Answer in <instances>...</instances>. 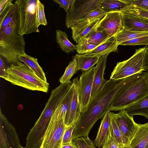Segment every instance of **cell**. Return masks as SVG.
Returning a JSON list of instances; mask_svg holds the SVG:
<instances>
[{"mask_svg": "<svg viewBox=\"0 0 148 148\" xmlns=\"http://www.w3.org/2000/svg\"><path fill=\"white\" fill-rule=\"evenodd\" d=\"M6 69L3 60L0 57V77H1L3 78L4 77Z\"/></svg>", "mask_w": 148, "mask_h": 148, "instance_id": "obj_41", "label": "cell"}, {"mask_svg": "<svg viewBox=\"0 0 148 148\" xmlns=\"http://www.w3.org/2000/svg\"><path fill=\"white\" fill-rule=\"evenodd\" d=\"M108 55L101 56L95 66L90 101L94 98L99 91L103 88L107 82L104 78L103 75Z\"/></svg>", "mask_w": 148, "mask_h": 148, "instance_id": "obj_15", "label": "cell"}, {"mask_svg": "<svg viewBox=\"0 0 148 148\" xmlns=\"http://www.w3.org/2000/svg\"><path fill=\"white\" fill-rule=\"evenodd\" d=\"M95 66L83 71L79 80L78 100L80 114L87 110L90 102Z\"/></svg>", "mask_w": 148, "mask_h": 148, "instance_id": "obj_9", "label": "cell"}, {"mask_svg": "<svg viewBox=\"0 0 148 148\" xmlns=\"http://www.w3.org/2000/svg\"><path fill=\"white\" fill-rule=\"evenodd\" d=\"M19 14L17 5L14 3L6 13L3 19L0 21V30L9 26L11 27L18 26Z\"/></svg>", "mask_w": 148, "mask_h": 148, "instance_id": "obj_24", "label": "cell"}, {"mask_svg": "<svg viewBox=\"0 0 148 148\" xmlns=\"http://www.w3.org/2000/svg\"><path fill=\"white\" fill-rule=\"evenodd\" d=\"M136 130L129 144L130 148H145L148 143V122L137 123Z\"/></svg>", "mask_w": 148, "mask_h": 148, "instance_id": "obj_17", "label": "cell"}, {"mask_svg": "<svg viewBox=\"0 0 148 148\" xmlns=\"http://www.w3.org/2000/svg\"><path fill=\"white\" fill-rule=\"evenodd\" d=\"M122 13L123 28L139 32H148V19L124 12Z\"/></svg>", "mask_w": 148, "mask_h": 148, "instance_id": "obj_14", "label": "cell"}, {"mask_svg": "<svg viewBox=\"0 0 148 148\" xmlns=\"http://www.w3.org/2000/svg\"><path fill=\"white\" fill-rule=\"evenodd\" d=\"M37 0H17L14 3L18 6L19 14L18 31L23 36L39 32L36 24Z\"/></svg>", "mask_w": 148, "mask_h": 148, "instance_id": "obj_7", "label": "cell"}, {"mask_svg": "<svg viewBox=\"0 0 148 148\" xmlns=\"http://www.w3.org/2000/svg\"><path fill=\"white\" fill-rule=\"evenodd\" d=\"M25 44L18 26H8L0 30V57L10 65H17L21 62L18 57L25 53Z\"/></svg>", "mask_w": 148, "mask_h": 148, "instance_id": "obj_4", "label": "cell"}, {"mask_svg": "<svg viewBox=\"0 0 148 148\" xmlns=\"http://www.w3.org/2000/svg\"><path fill=\"white\" fill-rule=\"evenodd\" d=\"M78 71L76 60L73 58L66 68L64 74L59 79L60 84L70 81L73 76Z\"/></svg>", "mask_w": 148, "mask_h": 148, "instance_id": "obj_29", "label": "cell"}, {"mask_svg": "<svg viewBox=\"0 0 148 148\" xmlns=\"http://www.w3.org/2000/svg\"><path fill=\"white\" fill-rule=\"evenodd\" d=\"M101 19L82 20L71 28L72 38L77 44L84 39H88L97 28Z\"/></svg>", "mask_w": 148, "mask_h": 148, "instance_id": "obj_12", "label": "cell"}, {"mask_svg": "<svg viewBox=\"0 0 148 148\" xmlns=\"http://www.w3.org/2000/svg\"><path fill=\"white\" fill-rule=\"evenodd\" d=\"M148 96V82L143 74L123 86L116 94L108 111L123 110Z\"/></svg>", "mask_w": 148, "mask_h": 148, "instance_id": "obj_2", "label": "cell"}, {"mask_svg": "<svg viewBox=\"0 0 148 148\" xmlns=\"http://www.w3.org/2000/svg\"><path fill=\"white\" fill-rule=\"evenodd\" d=\"M78 119L70 125L66 127L63 136L62 145L70 143L72 142V136L73 132Z\"/></svg>", "mask_w": 148, "mask_h": 148, "instance_id": "obj_34", "label": "cell"}, {"mask_svg": "<svg viewBox=\"0 0 148 148\" xmlns=\"http://www.w3.org/2000/svg\"><path fill=\"white\" fill-rule=\"evenodd\" d=\"M78 78L77 77L72 81L73 95L66 112L65 124L68 127L78 119L80 115V112L78 100Z\"/></svg>", "mask_w": 148, "mask_h": 148, "instance_id": "obj_16", "label": "cell"}, {"mask_svg": "<svg viewBox=\"0 0 148 148\" xmlns=\"http://www.w3.org/2000/svg\"><path fill=\"white\" fill-rule=\"evenodd\" d=\"M73 0H53L56 3L58 4L59 7L63 8L66 12L69 10Z\"/></svg>", "mask_w": 148, "mask_h": 148, "instance_id": "obj_40", "label": "cell"}, {"mask_svg": "<svg viewBox=\"0 0 148 148\" xmlns=\"http://www.w3.org/2000/svg\"><path fill=\"white\" fill-rule=\"evenodd\" d=\"M21 148H25V147H23L21 145Z\"/></svg>", "mask_w": 148, "mask_h": 148, "instance_id": "obj_44", "label": "cell"}, {"mask_svg": "<svg viewBox=\"0 0 148 148\" xmlns=\"http://www.w3.org/2000/svg\"><path fill=\"white\" fill-rule=\"evenodd\" d=\"M73 141L79 148H96L95 144L88 136L77 138Z\"/></svg>", "mask_w": 148, "mask_h": 148, "instance_id": "obj_32", "label": "cell"}, {"mask_svg": "<svg viewBox=\"0 0 148 148\" xmlns=\"http://www.w3.org/2000/svg\"><path fill=\"white\" fill-rule=\"evenodd\" d=\"M68 37L67 34L65 32L59 29L56 31L57 42L62 51L69 53L74 50H76V46L71 43Z\"/></svg>", "mask_w": 148, "mask_h": 148, "instance_id": "obj_25", "label": "cell"}, {"mask_svg": "<svg viewBox=\"0 0 148 148\" xmlns=\"http://www.w3.org/2000/svg\"><path fill=\"white\" fill-rule=\"evenodd\" d=\"M122 12H114L107 13L101 19L98 26L104 28L109 38L114 36L123 28Z\"/></svg>", "mask_w": 148, "mask_h": 148, "instance_id": "obj_13", "label": "cell"}, {"mask_svg": "<svg viewBox=\"0 0 148 148\" xmlns=\"http://www.w3.org/2000/svg\"><path fill=\"white\" fill-rule=\"evenodd\" d=\"M102 148H119L113 136L110 126L108 135L102 147Z\"/></svg>", "mask_w": 148, "mask_h": 148, "instance_id": "obj_38", "label": "cell"}, {"mask_svg": "<svg viewBox=\"0 0 148 148\" xmlns=\"http://www.w3.org/2000/svg\"><path fill=\"white\" fill-rule=\"evenodd\" d=\"M19 60L30 68L36 75L43 81L47 82L45 73L42 68L40 65L37 58L26 54L20 55L18 57Z\"/></svg>", "mask_w": 148, "mask_h": 148, "instance_id": "obj_22", "label": "cell"}, {"mask_svg": "<svg viewBox=\"0 0 148 148\" xmlns=\"http://www.w3.org/2000/svg\"><path fill=\"white\" fill-rule=\"evenodd\" d=\"M138 73L121 79H110L103 88L90 101L87 109L80 114L73 132L72 140L76 138L88 136L95 123L103 117L117 92L123 86L142 75Z\"/></svg>", "mask_w": 148, "mask_h": 148, "instance_id": "obj_1", "label": "cell"}, {"mask_svg": "<svg viewBox=\"0 0 148 148\" xmlns=\"http://www.w3.org/2000/svg\"><path fill=\"white\" fill-rule=\"evenodd\" d=\"M3 78L13 85L30 90L47 93L49 89V84L47 82L40 78L30 68L21 62L17 65L8 66Z\"/></svg>", "mask_w": 148, "mask_h": 148, "instance_id": "obj_3", "label": "cell"}, {"mask_svg": "<svg viewBox=\"0 0 148 148\" xmlns=\"http://www.w3.org/2000/svg\"><path fill=\"white\" fill-rule=\"evenodd\" d=\"M148 36V32H139L130 31L123 28L114 36L119 45L123 42L140 37Z\"/></svg>", "mask_w": 148, "mask_h": 148, "instance_id": "obj_27", "label": "cell"}, {"mask_svg": "<svg viewBox=\"0 0 148 148\" xmlns=\"http://www.w3.org/2000/svg\"><path fill=\"white\" fill-rule=\"evenodd\" d=\"M120 45H148V36L140 37L126 41L120 43Z\"/></svg>", "mask_w": 148, "mask_h": 148, "instance_id": "obj_35", "label": "cell"}, {"mask_svg": "<svg viewBox=\"0 0 148 148\" xmlns=\"http://www.w3.org/2000/svg\"><path fill=\"white\" fill-rule=\"evenodd\" d=\"M19 139L15 127L0 109V148H21Z\"/></svg>", "mask_w": 148, "mask_h": 148, "instance_id": "obj_10", "label": "cell"}, {"mask_svg": "<svg viewBox=\"0 0 148 148\" xmlns=\"http://www.w3.org/2000/svg\"><path fill=\"white\" fill-rule=\"evenodd\" d=\"M122 12L131 13L148 19V11L138 8L133 7L130 5Z\"/></svg>", "mask_w": 148, "mask_h": 148, "instance_id": "obj_36", "label": "cell"}, {"mask_svg": "<svg viewBox=\"0 0 148 148\" xmlns=\"http://www.w3.org/2000/svg\"><path fill=\"white\" fill-rule=\"evenodd\" d=\"M145 148H148V143L146 145V146L145 147Z\"/></svg>", "mask_w": 148, "mask_h": 148, "instance_id": "obj_43", "label": "cell"}, {"mask_svg": "<svg viewBox=\"0 0 148 148\" xmlns=\"http://www.w3.org/2000/svg\"><path fill=\"white\" fill-rule=\"evenodd\" d=\"M65 117L59 105L51 118L40 148H61L66 128Z\"/></svg>", "mask_w": 148, "mask_h": 148, "instance_id": "obj_6", "label": "cell"}, {"mask_svg": "<svg viewBox=\"0 0 148 148\" xmlns=\"http://www.w3.org/2000/svg\"><path fill=\"white\" fill-rule=\"evenodd\" d=\"M108 38L105 29L98 25L91 36L88 39V42L97 46Z\"/></svg>", "mask_w": 148, "mask_h": 148, "instance_id": "obj_28", "label": "cell"}, {"mask_svg": "<svg viewBox=\"0 0 148 148\" xmlns=\"http://www.w3.org/2000/svg\"><path fill=\"white\" fill-rule=\"evenodd\" d=\"M13 0H0V21L10 10L14 4Z\"/></svg>", "mask_w": 148, "mask_h": 148, "instance_id": "obj_37", "label": "cell"}, {"mask_svg": "<svg viewBox=\"0 0 148 148\" xmlns=\"http://www.w3.org/2000/svg\"><path fill=\"white\" fill-rule=\"evenodd\" d=\"M110 118V127L114 137L119 148H130L115 121L112 112L111 111Z\"/></svg>", "mask_w": 148, "mask_h": 148, "instance_id": "obj_26", "label": "cell"}, {"mask_svg": "<svg viewBox=\"0 0 148 148\" xmlns=\"http://www.w3.org/2000/svg\"><path fill=\"white\" fill-rule=\"evenodd\" d=\"M148 71V47L136 49L128 59L118 62L111 73L110 79L118 80Z\"/></svg>", "mask_w": 148, "mask_h": 148, "instance_id": "obj_5", "label": "cell"}, {"mask_svg": "<svg viewBox=\"0 0 148 148\" xmlns=\"http://www.w3.org/2000/svg\"><path fill=\"white\" fill-rule=\"evenodd\" d=\"M119 45L116 39L113 36L108 38L93 50L85 54L101 57L112 52L117 51Z\"/></svg>", "mask_w": 148, "mask_h": 148, "instance_id": "obj_18", "label": "cell"}, {"mask_svg": "<svg viewBox=\"0 0 148 148\" xmlns=\"http://www.w3.org/2000/svg\"><path fill=\"white\" fill-rule=\"evenodd\" d=\"M130 5L128 0H103L99 8L107 13L123 12Z\"/></svg>", "mask_w": 148, "mask_h": 148, "instance_id": "obj_21", "label": "cell"}, {"mask_svg": "<svg viewBox=\"0 0 148 148\" xmlns=\"http://www.w3.org/2000/svg\"><path fill=\"white\" fill-rule=\"evenodd\" d=\"M103 0H73L67 13L65 25L70 28L84 19L89 11L99 7Z\"/></svg>", "mask_w": 148, "mask_h": 148, "instance_id": "obj_8", "label": "cell"}, {"mask_svg": "<svg viewBox=\"0 0 148 148\" xmlns=\"http://www.w3.org/2000/svg\"><path fill=\"white\" fill-rule=\"evenodd\" d=\"M130 5L148 11V0H128Z\"/></svg>", "mask_w": 148, "mask_h": 148, "instance_id": "obj_39", "label": "cell"}, {"mask_svg": "<svg viewBox=\"0 0 148 148\" xmlns=\"http://www.w3.org/2000/svg\"><path fill=\"white\" fill-rule=\"evenodd\" d=\"M44 5L39 0H37L36 13V24L37 29L39 26H46L47 21L44 11Z\"/></svg>", "mask_w": 148, "mask_h": 148, "instance_id": "obj_30", "label": "cell"}, {"mask_svg": "<svg viewBox=\"0 0 148 148\" xmlns=\"http://www.w3.org/2000/svg\"><path fill=\"white\" fill-rule=\"evenodd\" d=\"M100 56L76 54L73 58L76 60L78 71H87L90 69L99 61Z\"/></svg>", "mask_w": 148, "mask_h": 148, "instance_id": "obj_23", "label": "cell"}, {"mask_svg": "<svg viewBox=\"0 0 148 148\" xmlns=\"http://www.w3.org/2000/svg\"><path fill=\"white\" fill-rule=\"evenodd\" d=\"M106 14V13L103 10L99 8L88 12L86 15L84 19L81 20L101 19Z\"/></svg>", "mask_w": 148, "mask_h": 148, "instance_id": "obj_33", "label": "cell"}, {"mask_svg": "<svg viewBox=\"0 0 148 148\" xmlns=\"http://www.w3.org/2000/svg\"><path fill=\"white\" fill-rule=\"evenodd\" d=\"M148 82V71L142 72ZM125 110L130 115H140L148 119V96L142 101L134 104Z\"/></svg>", "mask_w": 148, "mask_h": 148, "instance_id": "obj_20", "label": "cell"}, {"mask_svg": "<svg viewBox=\"0 0 148 148\" xmlns=\"http://www.w3.org/2000/svg\"><path fill=\"white\" fill-rule=\"evenodd\" d=\"M61 148H79L77 145L73 142L71 143L62 145Z\"/></svg>", "mask_w": 148, "mask_h": 148, "instance_id": "obj_42", "label": "cell"}, {"mask_svg": "<svg viewBox=\"0 0 148 148\" xmlns=\"http://www.w3.org/2000/svg\"><path fill=\"white\" fill-rule=\"evenodd\" d=\"M115 121L129 147L130 141L137 128V123L134 120L133 116L129 115L125 109L117 114L112 112Z\"/></svg>", "mask_w": 148, "mask_h": 148, "instance_id": "obj_11", "label": "cell"}, {"mask_svg": "<svg viewBox=\"0 0 148 148\" xmlns=\"http://www.w3.org/2000/svg\"><path fill=\"white\" fill-rule=\"evenodd\" d=\"M76 51L78 54H85L94 49L97 46L88 43V39H84L77 44Z\"/></svg>", "mask_w": 148, "mask_h": 148, "instance_id": "obj_31", "label": "cell"}, {"mask_svg": "<svg viewBox=\"0 0 148 148\" xmlns=\"http://www.w3.org/2000/svg\"><path fill=\"white\" fill-rule=\"evenodd\" d=\"M110 111L105 114L101 120L94 143L98 148L102 147L109 132L110 123Z\"/></svg>", "mask_w": 148, "mask_h": 148, "instance_id": "obj_19", "label": "cell"}]
</instances>
